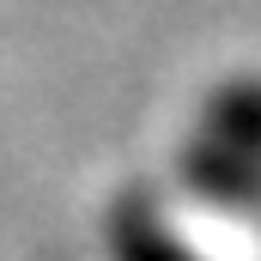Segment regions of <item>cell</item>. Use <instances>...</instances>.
Listing matches in <instances>:
<instances>
[{"label": "cell", "mask_w": 261, "mask_h": 261, "mask_svg": "<svg viewBox=\"0 0 261 261\" xmlns=\"http://www.w3.org/2000/svg\"><path fill=\"white\" fill-rule=\"evenodd\" d=\"M122 261H189L164 231H152V219L146 225H134V231H122Z\"/></svg>", "instance_id": "1"}]
</instances>
